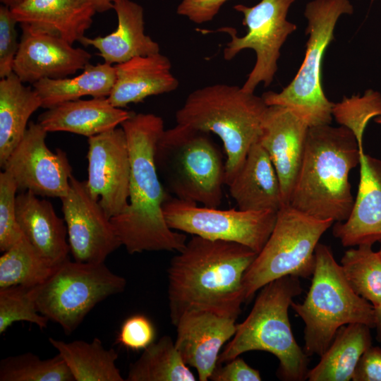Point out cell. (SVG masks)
Returning <instances> with one entry per match:
<instances>
[{"label":"cell","mask_w":381,"mask_h":381,"mask_svg":"<svg viewBox=\"0 0 381 381\" xmlns=\"http://www.w3.org/2000/svg\"><path fill=\"white\" fill-rule=\"evenodd\" d=\"M295 0H261L253 6L238 4L234 8L243 16V24L247 27L244 36L237 35L236 29L222 27L217 32H224L231 37L223 51L224 59L231 60L245 49H253L256 61L241 87L242 90L254 93L260 83L270 85L277 71L280 49L296 25L286 20L290 6Z\"/></svg>","instance_id":"11"},{"label":"cell","mask_w":381,"mask_h":381,"mask_svg":"<svg viewBox=\"0 0 381 381\" xmlns=\"http://www.w3.org/2000/svg\"><path fill=\"white\" fill-rule=\"evenodd\" d=\"M333 222L315 218L289 205L282 206L269 238L243 277L245 303L273 280L287 275L312 276L316 246Z\"/></svg>","instance_id":"9"},{"label":"cell","mask_w":381,"mask_h":381,"mask_svg":"<svg viewBox=\"0 0 381 381\" xmlns=\"http://www.w3.org/2000/svg\"><path fill=\"white\" fill-rule=\"evenodd\" d=\"M315 259L304 301L291 304L304 322L303 349L309 357L321 356L344 325L361 323L375 327L374 306L352 289L330 248L319 243Z\"/></svg>","instance_id":"6"},{"label":"cell","mask_w":381,"mask_h":381,"mask_svg":"<svg viewBox=\"0 0 381 381\" xmlns=\"http://www.w3.org/2000/svg\"><path fill=\"white\" fill-rule=\"evenodd\" d=\"M0 381H75L60 354L48 359L27 352L0 361Z\"/></svg>","instance_id":"33"},{"label":"cell","mask_w":381,"mask_h":381,"mask_svg":"<svg viewBox=\"0 0 381 381\" xmlns=\"http://www.w3.org/2000/svg\"><path fill=\"white\" fill-rule=\"evenodd\" d=\"M360 151L358 193L349 218L336 222L335 238L345 247L381 243V160Z\"/></svg>","instance_id":"19"},{"label":"cell","mask_w":381,"mask_h":381,"mask_svg":"<svg viewBox=\"0 0 381 381\" xmlns=\"http://www.w3.org/2000/svg\"><path fill=\"white\" fill-rule=\"evenodd\" d=\"M81 3L90 6L95 12L103 13L110 9H113V6L116 2L122 0H80Z\"/></svg>","instance_id":"42"},{"label":"cell","mask_w":381,"mask_h":381,"mask_svg":"<svg viewBox=\"0 0 381 381\" xmlns=\"http://www.w3.org/2000/svg\"><path fill=\"white\" fill-rule=\"evenodd\" d=\"M114 67L116 80L108 99L116 107L172 92L179 85L171 72L170 60L160 52L135 56Z\"/></svg>","instance_id":"20"},{"label":"cell","mask_w":381,"mask_h":381,"mask_svg":"<svg viewBox=\"0 0 381 381\" xmlns=\"http://www.w3.org/2000/svg\"><path fill=\"white\" fill-rule=\"evenodd\" d=\"M80 75L72 78L42 79L32 86L42 107L49 109L84 96L108 97L116 80L114 66L107 63L89 64Z\"/></svg>","instance_id":"28"},{"label":"cell","mask_w":381,"mask_h":381,"mask_svg":"<svg viewBox=\"0 0 381 381\" xmlns=\"http://www.w3.org/2000/svg\"><path fill=\"white\" fill-rule=\"evenodd\" d=\"M26 0H0L1 4L5 5L10 8L16 7Z\"/></svg>","instance_id":"44"},{"label":"cell","mask_w":381,"mask_h":381,"mask_svg":"<svg viewBox=\"0 0 381 381\" xmlns=\"http://www.w3.org/2000/svg\"><path fill=\"white\" fill-rule=\"evenodd\" d=\"M17 184L11 174L0 173V250L4 252L23 235L16 214Z\"/></svg>","instance_id":"36"},{"label":"cell","mask_w":381,"mask_h":381,"mask_svg":"<svg viewBox=\"0 0 381 381\" xmlns=\"http://www.w3.org/2000/svg\"><path fill=\"white\" fill-rule=\"evenodd\" d=\"M379 115H381V95L373 90L365 91L363 97L344 98L333 107V116L337 121L351 129L356 138H363L368 121Z\"/></svg>","instance_id":"35"},{"label":"cell","mask_w":381,"mask_h":381,"mask_svg":"<svg viewBox=\"0 0 381 381\" xmlns=\"http://www.w3.org/2000/svg\"><path fill=\"white\" fill-rule=\"evenodd\" d=\"M121 126L130 157L129 202L121 214L110 219L114 229L129 254L179 252L187 238L169 228L165 221L162 205L169 193L160 181L155 161L164 121L153 114L133 113Z\"/></svg>","instance_id":"2"},{"label":"cell","mask_w":381,"mask_h":381,"mask_svg":"<svg viewBox=\"0 0 381 381\" xmlns=\"http://www.w3.org/2000/svg\"><path fill=\"white\" fill-rule=\"evenodd\" d=\"M48 340L66 362L75 381L125 380L116 365L117 353L114 349H105L99 338L90 342H66L52 337Z\"/></svg>","instance_id":"29"},{"label":"cell","mask_w":381,"mask_h":381,"mask_svg":"<svg viewBox=\"0 0 381 381\" xmlns=\"http://www.w3.org/2000/svg\"><path fill=\"white\" fill-rule=\"evenodd\" d=\"M155 329L144 315H133L122 323L116 342L132 351L144 350L155 341Z\"/></svg>","instance_id":"37"},{"label":"cell","mask_w":381,"mask_h":381,"mask_svg":"<svg viewBox=\"0 0 381 381\" xmlns=\"http://www.w3.org/2000/svg\"><path fill=\"white\" fill-rule=\"evenodd\" d=\"M210 134L179 124L164 129L156 145L155 161L170 194L218 207L225 185V162Z\"/></svg>","instance_id":"7"},{"label":"cell","mask_w":381,"mask_h":381,"mask_svg":"<svg viewBox=\"0 0 381 381\" xmlns=\"http://www.w3.org/2000/svg\"><path fill=\"white\" fill-rule=\"evenodd\" d=\"M11 10L20 25L72 44L85 36L96 13L80 0H26Z\"/></svg>","instance_id":"23"},{"label":"cell","mask_w":381,"mask_h":381,"mask_svg":"<svg viewBox=\"0 0 381 381\" xmlns=\"http://www.w3.org/2000/svg\"><path fill=\"white\" fill-rule=\"evenodd\" d=\"M183 361L175 342L162 337L145 349L130 366L127 381H195L196 378Z\"/></svg>","instance_id":"30"},{"label":"cell","mask_w":381,"mask_h":381,"mask_svg":"<svg viewBox=\"0 0 381 381\" xmlns=\"http://www.w3.org/2000/svg\"><path fill=\"white\" fill-rule=\"evenodd\" d=\"M227 1L181 0L176 13L195 23L201 24L212 20Z\"/></svg>","instance_id":"40"},{"label":"cell","mask_w":381,"mask_h":381,"mask_svg":"<svg viewBox=\"0 0 381 381\" xmlns=\"http://www.w3.org/2000/svg\"><path fill=\"white\" fill-rule=\"evenodd\" d=\"M370 327L361 323L341 327L319 363L308 370L309 381L352 380L363 353L372 346Z\"/></svg>","instance_id":"27"},{"label":"cell","mask_w":381,"mask_h":381,"mask_svg":"<svg viewBox=\"0 0 381 381\" xmlns=\"http://www.w3.org/2000/svg\"><path fill=\"white\" fill-rule=\"evenodd\" d=\"M54 269L23 235L0 257V288L37 286L49 277Z\"/></svg>","instance_id":"31"},{"label":"cell","mask_w":381,"mask_h":381,"mask_svg":"<svg viewBox=\"0 0 381 381\" xmlns=\"http://www.w3.org/2000/svg\"><path fill=\"white\" fill-rule=\"evenodd\" d=\"M118 20L116 29L105 36H84L79 42L92 46L104 63L110 65L125 62L133 57L159 52V46L145 33L143 8L131 0H122L113 6Z\"/></svg>","instance_id":"24"},{"label":"cell","mask_w":381,"mask_h":381,"mask_svg":"<svg viewBox=\"0 0 381 381\" xmlns=\"http://www.w3.org/2000/svg\"><path fill=\"white\" fill-rule=\"evenodd\" d=\"M47 134L38 122H30L2 169L13 176L18 190L62 199L70 190L72 168L64 151L54 152L47 146Z\"/></svg>","instance_id":"13"},{"label":"cell","mask_w":381,"mask_h":381,"mask_svg":"<svg viewBox=\"0 0 381 381\" xmlns=\"http://www.w3.org/2000/svg\"><path fill=\"white\" fill-rule=\"evenodd\" d=\"M349 0H313L308 3L304 16L309 35L303 61L292 81L280 92L269 91L262 99L267 106L286 107L310 127L329 125L334 103L328 100L322 86V61L334 38L339 18L351 14Z\"/></svg>","instance_id":"8"},{"label":"cell","mask_w":381,"mask_h":381,"mask_svg":"<svg viewBox=\"0 0 381 381\" xmlns=\"http://www.w3.org/2000/svg\"><path fill=\"white\" fill-rule=\"evenodd\" d=\"M16 214L23 235L50 264L56 267L68 258L65 221L48 200L22 191L16 197Z\"/></svg>","instance_id":"22"},{"label":"cell","mask_w":381,"mask_h":381,"mask_svg":"<svg viewBox=\"0 0 381 381\" xmlns=\"http://www.w3.org/2000/svg\"><path fill=\"white\" fill-rule=\"evenodd\" d=\"M35 287L11 286L0 288V334L16 322H28L42 329L49 319L37 309Z\"/></svg>","instance_id":"34"},{"label":"cell","mask_w":381,"mask_h":381,"mask_svg":"<svg viewBox=\"0 0 381 381\" xmlns=\"http://www.w3.org/2000/svg\"><path fill=\"white\" fill-rule=\"evenodd\" d=\"M375 123L381 125V115H379L376 117H375Z\"/></svg>","instance_id":"45"},{"label":"cell","mask_w":381,"mask_h":381,"mask_svg":"<svg viewBox=\"0 0 381 381\" xmlns=\"http://www.w3.org/2000/svg\"><path fill=\"white\" fill-rule=\"evenodd\" d=\"M267 107L262 97L238 86L214 84L190 92L177 110L176 121V124L219 137L226 155L227 186L258 141Z\"/></svg>","instance_id":"5"},{"label":"cell","mask_w":381,"mask_h":381,"mask_svg":"<svg viewBox=\"0 0 381 381\" xmlns=\"http://www.w3.org/2000/svg\"><path fill=\"white\" fill-rule=\"evenodd\" d=\"M165 221L173 230L210 240L236 242L257 253L269 238L277 219L274 211H245L198 206L170 193L162 205Z\"/></svg>","instance_id":"12"},{"label":"cell","mask_w":381,"mask_h":381,"mask_svg":"<svg viewBox=\"0 0 381 381\" xmlns=\"http://www.w3.org/2000/svg\"><path fill=\"white\" fill-rule=\"evenodd\" d=\"M247 318L219 353L217 365L251 351H267L279 362L277 377L285 381L307 379L308 356L295 340L289 318L293 298L303 291L299 277L287 275L260 289Z\"/></svg>","instance_id":"4"},{"label":"cell","mask_w":381,"mask_h":381,"mask_svg":"<svg viewBox=\"0 0 381 381\" xmlns=\"http://www.w3.org/2000/svg\"><path fill=\"white\" fill-rule=\"evenodd\" d=\"M342 272L352 288L374 307L381 305V256L372 245L347 250L341 259Z\"/></svg>","instance_id":"32"},{"label":"cell","mask_w":381,"mask_h":381,"mask_svg":"<svg viewBox=\"0 0 381 381\" xmlns=\"http://www.w3.org/2000/svg\"><path fill=\"white\" fill-rule=\"evenodd\" d=\"M22 35L13 72L23 83L66 78L90 64V54L59 37L20 25Z\"/></svg>","instance_id":"16"},{"label":"cell","mask_w":381,"mask_h":381,"mask_svg":"<svg viewBox=\"0 0 381 381\" xmlns=\"http://www.w3.org/2000/svg\"><path fill=\"white\" fill-rule=\"evenodd\" d=\"M47 109L38 123L47 133L65 131L87 138L116 128L133 113L114 107L108 97L79 99Z\"/></svg>","instance_id":"25"},{"label":"cell","mask_w":381,"mask_h":381,"mask_svg":"<svg viewBox=\"0 0 381 381\" xmlns=\"http://www.w3.org/2000/svg\"><path fill=\"white\" fill-rule=\"evenodd\" d=\"M257 255L236 242L192 236L167 270L172 324L192 309L237 319L245 303L243 277Z\"/></svg>","instance_id":"1"},{"label":"cell","mask_w":381,"mask_h":381,"mask_svg":"<svg viewBox=\"0 0 381 381\" xmlns=\"http://www.w3.org/2000/svg\"><path fill=\"white\" fill-rule=\"evenodd\" d=\"M359 162L358 140L351 129L310 127L289 205L317 219L346 221L354 204L349 173Z\"/></svg>","instance_id":"3"},{"label":"cell","mask_w":381,"mask_h":381,"mask_svg":"<svg viewBox=\"0 0 381 381\" xmlns=\"http://www.w3.org/2000/svg\"><path fill=\"white\" fill-rule=\"evenodd\" d=\"M13 72L0 80V166L2 168L28 128L31 115L42 107L34 89Z\"/></svg>","instance_id":"26"},{"label":"cell","mask_w":381,"mask_h":381,"mask_svg":"<svg viewBox=\"0 0 381 381\" xmlns=\"http://www.w3.org/2000/svg\"><path fill=\"white\" fill-rule=\"evenodd\" d=\"M227 186L239 210L278 212L284 205L275 168L258 141Z\"/></svg>","instance_id":"21"},{"label":"cell","mask_w":381,"mask_h":381,"mask_svg":"<svg viewBox=\"0 0 381 381\" xmlns=\"http://www.w3.org/2000/svg\"><path fill=\"white\" fill-rule=\"evenodd\" d=\"M17 20L9 7L0 6V78H4L13 73L14 61L18 50L16 29Z\"/></svg>","instance_id":"38"},{"label":"cell","mask_w":381,"mask_h":381,"mask_svg":"<svg viewBox=\"0 0 381 381\" xmlns=\"http://www.w3.org/2000/svg\"><path fill=\"white\" fill-rule=\"evenodd\" d=\"M375 308V327L376 339L381 342V305Z\"/></svg>","instance_id":"43"},{"label":"cell","mask_w":381,"mask_h":381,"mask_svg":"<svg viewBox=\"0 0 381 381\" xmlns=\"http://www.w3.org/2000/svg\"><path fill=\"white\" fill-rule=\"evenodd\" d=\"M210 380L213 381H260V372L238 356L225 363L217 365Z\"/></svg>","instance_id":"39"},{"label":"cell","mask_w":381,"mask_h":381,"mask_svg":"<svg viewBox=\"0 0 381 381\" xmlns=\"http://www.w3.org/2000/svg\"><path fill=\"white\" fill-rule=\"evenodd\" d=\"M353 381H381V348L370 346L360 358Z\"/></svg>","instance_id":"41"},{"label":"cell","mask_w":381,"mask_h":381,"mask_svg":"<svg viewBox=\"0 0 381 381\" xmlns=\"http://www.w3.org/2000/svg\"><path fill=\"white\" fill-rule=\"evenodd\" d=\"M378 253H379V254H380V256H381V247H380V250H379Z\"/></svg>","instance_id":"46"},{"label":"cell","mask_w":381,"mask_h":381,"mask_svg":"<svg viewBox=\"0 0 381 381\" xmlns=\"http://www.w3.org/2000/svg\"><path fill=\"white\" fill-rule=\"evenodd\" d=\"M61 200L70 252L74 260L104 262L111 253L122 246L110 219L89 193L85 181H78L72 176L69 192Z\"/></svg>","instance_id":"15"},{"label":"cell","mask_w":381,"mask_h":381,"mask_svg":"<svg viewBox=\"0 0 381 381\" xmlns=\"http://www.w3.org/2000/svg\"><path fill=\"white\" fill-rule=\"evenodd\" d=\"M126 280L104 264L68 258L55 267L49 277L35 287L38 311L72 334L99 302L123 291Z\"/></svg>","instance_id":"10"},{"label":"cell","mask_w":381,"mask_h":381,"mask_svg":"<svg viewBox=\"0 0 381 381\" xmlns=\"http://www.w3.org/2000/svg\"><path fill=\"white\" fill-rule=\"evenodd\" d=\"M236 319L204 309L184 312L175 326V346L185 363L207 381L217 365L219 351L236 330Z\"/></svg>","instance_id":"17"},{"label":"cell","mask_w":381,"mask_h":381,"mask_svg":"<svg viewBox=\"0 0 381 381\" xmlns=\"http://www.w3.org/2000/svg\"><path fill=\"white\" fill-rule=\"evenodd\" d=\"M87 143L86 187L111 219L129 202L131 164L126 134L121 126L116 127L88 138Z\"/></svg>","instance_id":"14"},{"label":"cell","mask_w":381,"mask_h":381,"mask_svg":"<svg viewBox=\"0 0 381 381\" xmlns=\"http://www.w3.org/2000/svg\"><path fill=\"white\" fill-rule=\"evenodd\" d=\"M309 126L289 109L268 106L258 141L278 175L284 204L289 205L301 165Z\"/></svg>","instance_id":"18"}]
</instances>
